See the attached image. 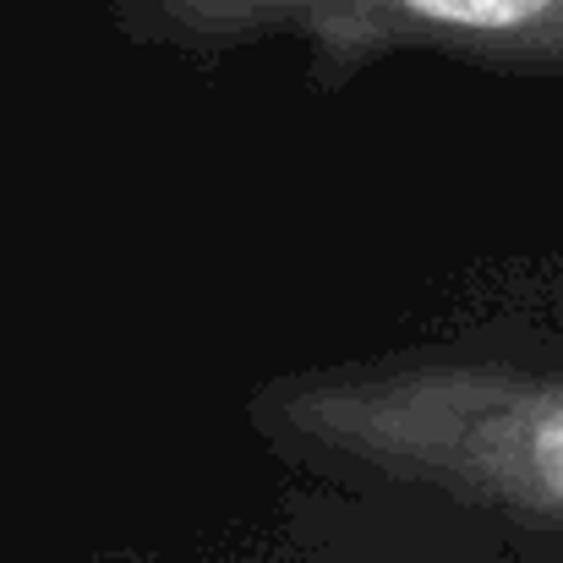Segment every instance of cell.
<instances>
[{
	"label": "cell",
	"instance_id": "1",
	"mask_svg": "<svg viewBox=\"0 0 563 563\" xmlns=\"http://www.w3.org/2000/svg\"><path fill=\"white\" fill-rule=\"evenodd\" d=\"M257 432L323 515L405 531L410 563L563 559V362L421 340L268 383Z\"/></svg>",
	"mask_w": 563,
	"mask_h": 563
},
{
	"label": "cell",
	"instance_id": "2",
	"mask_svg": "<svg viewBox=\"0 0 563 563\" xmlns=\"http://www.w3.org/2000/svg\"><path fill=\"white\" fill-rule=\"evenodd\" d=\"M110 16L126 38L181 55L296 38L323 88L405 49L498 71H563V0H110Z\"/></svg>",
	"mask_w": 563,
	"mask_h": 563
}]
</instances>
